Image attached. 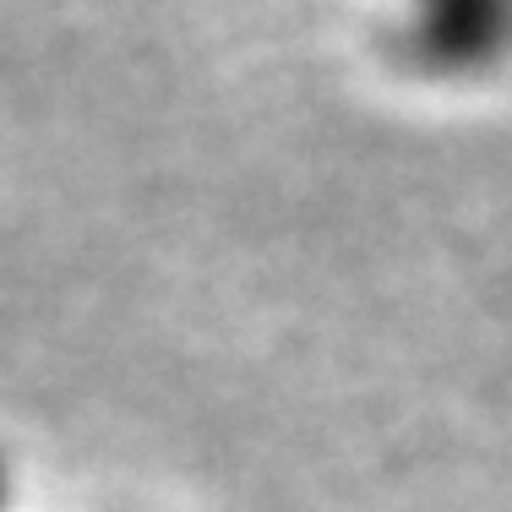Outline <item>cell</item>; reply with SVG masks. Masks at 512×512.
<instances>
[{"mask_svg": "<svg viewBox=\"0 0 512 512\" xmlns=\"http://www.w3.org/2000/svg\"><path fill=\"white\" fill-rule=\"evenodd\" d=\"M387 50L431 88H480L512 66V0H393Z\"/></svg>", "mask_w": 512, "mask_h": 512, "instance_id": "cell-1", "label": "cell"}, {"mask_svg": "<svg viewBox=\"0 0 512 512\" xmlns=\"http://www.w3.org/2000/svg\"><path fill=\"white\" fill-rule=\"evenodd\" d=\"M17 507V469H11V453L0 447V512Z\"/></svg>", "mask_w": 512, "mask_h": 512, "instance_id": "cell-2", "label": "cell"}]
</instances>
